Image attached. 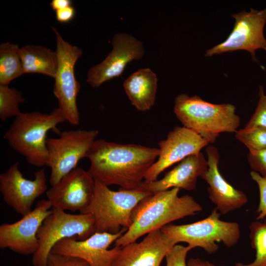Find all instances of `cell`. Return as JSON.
<instances>
[{"mask_svg":"<svg viewBox=\"0 0 266 266\" xmlns=\"http://www.w3.org/2000/svg\"><path fill=\"white\" fill-rule=\"evenodd\" d=\"M159 154L158 148L100 139L94 141L86 158L90 162L88 171L95 179L107 186L130 190L140 186Z\"/></svg>","mask_w":266,"mask_h":266,"instance_id":"1","label":"cell"},{"mask_svg":"<svg viewBox=\"0 0 266 266\" xmlns=\"http://www.w3.org/2000/svg\"><path fill=\"white\" fill-rule=\"evenodd\" d=\"M179 191L173 188L153 193L141 200L133 211L131 226L115 241V246L122 247L134 242L143 235L203 210L193 197L178 196Z\"/></svg>","mask_w":266,"mask_h":266,"instance_id":"2","label":"cell"},{"mask_svg":"<svg viewBox=\"0 0 266 266\" xmlns=\"http://www.w3.org/2000/svg\"><path fill=\"white\" fill-rule=\"evenodd\" d=\"M232 104H215L185 94L175 99L174 113L183 126L213 143L222 133H235L240 118Z\"/></svg>","mask_w":266,"mask_h":266,"instance_id":"3","label":"cell"},{"mask_svg":"<svg viewBox=\"0 0 266 266\" xmlns=\"http://www.w3.org/2000/svg\"><path fill=\"white\" fill-rule=\"evenodd\" d=\"M65 121L58 108L49 113L21 112L14 118L3 137L28 163L42 167L46 166L48 157L47 133L51 130L58 131L57 126Z\"/></svg>","mask_w":266,"mask_h":266,"instance_id":"4","label":"cell"},{"mask_svg":"<svg viewBox=\"0 0 266 266\" xmlns=\"http://www.w3.org/2000/svg\"><path fill=\"white\" fill-rule=\"evenodd\" d=\"M152 194L141 186L134 189L120 188L118 191L95 179L93 198L81 213L92 214L96 232L117 233L132 225V213L138 202Z\"/></svg>","mask_w":266,"mask_h":266,"instance_id":"5","label":"cell"},{"mask_svg":"<svg viewBox=\"0 0 266 266\" xmlns=\"http://www.w3.org/2000/svg\"><path fill=\"white\" fill-rule=\"evenodd\" d=\"M221 214L215 207L205 218L183 225L168 224L161 230L177 244L186 242L192 249L200 247L209 254L219 249L217 243L228 248L235 246L241 236L239 225L236 222L220 219Z\"/></svg>","mask_w":266,"mask_h":266,"instance_id":"6","label":"cell"},{"mask_svg":"<svg viewBox=\"0 0 266 266\" xmlns=\"http://www.w3.org/2000/svg\"><path fill=\"white\" fill-rule=\"evenodd\" d=\"M96 233L95 221L89 213L72 214L52 208L37 233L38 246L33 255V266H47V259L53 247L59 241L77 237L84 240Z\"/></svg>","mask_w":266,"mask_h":266,"instance_id":"7","label":"cell"},{"mask_svg":"<svg viewBox=\"0 0 266 266\" xmlns=\"http://www.w3.org/2000/svg\"><path fill=\"white\" fill-rule=\"evenodd\" d=\"M56 35L58 68L54 78L53 94L58 101V108L66 121L73 126L80 122L77 98L81 85L76 79L75 65L83 54L81 49L66 41L58 31L52 27Z\"/></svg>","mask_w":266,"mask_h":266,"instance_id":"8","label":"cell"},{"mask_svg":"<svg viewBox=\"0 0 266 266\" xmlns=\"http://www.w3.org/2000/svg\"><path fill=\"white\" fill-rule=\"evenodd\" d=\"M99 133L95 130H69L61 132L57 138H48L46 166L51 169V186L77 167L80 160L86 158Z\"/></svg>","mask_w":266,"mask_h":266,"instance_id":"9","label":"cell"},{"mask_svg":"<svg viewBox=\"0 0 266 266\" xmlns=\"http://www.w3.org/2000/svg\"><path fill=\"white\" fill-rule=\"evenodd\" d=\"M235 22L233 29L222 42L207 49L205 57L237 50L248 52L254 62H257L255 52L260 49L266 52L264 28L266 24V8L262 10L250 8L232 15Z\"/></svg>","mask_w":266,"mask_h":266,"instance_id":"10","label":"cell"},{"mask_svg":"<svg viewBox=\"0 0 266 266\" xmlns=\"http://www.w3.org/2000/svg\"><path fill=\"white\" fill-rule=\"evenodd\" d=\"M19 166L16 162L0 174V191L4 201L24 216L32 210L35 200L46 192L47 178L44 168H41L34 173V179H26Z\"/></svg>","mask_w":266,"mask_h":266,"instance_id":"11","label":"cell"},{"mask_svg":"<svg viewBox=\"0 0 266 266\" xmlns=\"http://www.w3.org/2000/svg\"><path fill=\"white\" fill-rule=\"evenodd\" d=\"M112 50L100 64L90 68L87 82L98 88L103 83L120 76L130 62L141 59L145 53L142 42L124 33H115L111 41Z\"/></svg>","mask_w":266,"mask_h":266,"instance_id":"12","label":"cell"},{"mask_svg":"<svg viewBox=\"0 0 266 266\" xmlns=\"http://www.w3.org/2000/svg\"><path fill=\"white\" fill-rule=\"evenodd\" d=\"M52 206L48 200H39L35 208L22 218L11 224L0 226V248H8L23 255L33 254L38 248V231L45 219L51 213Z\"/></svg>","mask_w":266,"mask_h":266,"instance_id":"13","label":"cell"},{"mask_svg":"<svg viewBox=\"0 0 266 266\" xmlns=\"http://www.w3.org/2000/svg\"><path fill=\"white\" fill-rule=\"evenodd\" d=\"M127 230L123 228L117 233L96 232L81 240L75 236L66 238L57 242L51 252L83 260L89 266H111L121 247H108Z\"/></svg>","mask_w":266,"mask_h":266,"instance_id":"14","label":"cell"},{"mask_svg":"<svg viewBox=\"0 0 266 266\" xmlns=\"http://www.w3.org/2000/svg\"><path fill=\"white\" fill-rule=\"evenodd\" d=\"M95 179L89 171L76 167L46 192L52 208L82 213L94 197Z\"/></svg>","mask_w":266,"mask_h":266,"instance_id":"15","label":"cell"},{"mask_svg":"<svg viewBox=\"0 0 266 266\" xmlns=\"http://www.w3.org/2000/svg\"><path fill=\"white\" fill-rule=\"evenodd\" d=\"M209 144L201 136L183 126L175 127L158 143L159 154L146 172L144 181H153L165 169L188 156L198 154Z\"/></svg>","mask_w":266,"mask_h":266,"instance_id":"16","label":"cell"},{"mask_svg":"<svg viewBox=\"0 0 266 266\" xmlns=\"http://www.w3.org/2000/svg\"><path fill=\"white\" fill-rule=\"evenodd\" d=\"M176 242L161 229L122 247L111 266H160Z\"/></svg>","mask_w":266,"mask_h":266,"instance_id":"17","label":"cell"},{"mask_svg":"<svg viewBox=\"0 0 266 266\" xmlns=\"http://www.w3.org/2000/svg\"><path fill=\"white\" fill-rule=\"evenodd\" d=\"M208 168L201 176L208 184V198L222 214L238 209L248 202L242 191L234 188L221 175L218 168L220 155L217 148L209 145L205 149Z\"/></svg>","mask_w":266,"mask_h":266,"instance_id":"18","label":"cell"},{"mask_svg":"<svg viewBox=\"0 0 266 266\" xmlns=\"http://www.w3.org/2000/svg\"><path fill=\"white\" fill-rule=\"evenodd\" d=\"M207 168V161L201 152L191 155L179 162L161 179L143 181L140 186L152 194L173 188L194 190L197 188L198 178L201 177Z\"/></svg>","mask_w":266,"mask_h":266,"instance_id":"19","label":"cell"},{"mask_svg":"<svg viewBox=\"0 0 266 266\" xmlns=\"http://www.w3.org/2000/svg\"><path fill=\"white\" fill-rule=\"evenodd\" d=\"M158 86L156 74L149 68H140L124 82L123 87L131 103L145 111L155 104Z\"/></svg>","mask_w":266,"mask_h":266,"instance_id":"20","label":"cell"},{"mask_svg":"<svg viewBox=\"0 0 266 266\" xmlns=\"http://www.w3.org/2000/svg\"><path fill=\"white\" fill-rule=\"evenodd\" d=\"M24 73H39L54 78L58 68L56 51L35 45H27L20 48Z\"/></svg>","mask_w":266,"mask_h":266,"instance_id":"21","label":"cell"},{"mask_svg":"<svg viewBox=\"0 0 266 266\" xmlns=\"http://www.w3.org/2000/svg\"><path fill=\"white\" fill-rule=\"evenodd\" d=\"M20 48L9 42L0 45V84L9 85L24 74Z\"/></svg>","mask_w":266,"mask_h":266,"instance_id":"22","label":"cell"},{"mask_svg":"<svg viewBox=\"0 0 266 266\" xmlns=\"http://www.w3.org/2000/svg\"><path fill=\"white\" fill-rule=\"evenodd\" d=\"M249 228L250 244L255 251V258L250 263L238 262L234 266H266V219L252 222Z\"/></svg>","mask_w":266,"mask_h":266,"instance_id":"23","label":"cell"},{"mask_svg":"<svg viewBox=\"0 0 266 266\" xmlns=\"http://www.w3.org/2000/svg\"><path fill=\"white\" fill-rule=\"evenodd\" d=\"M25 102L21 91L9 85L0 84V119L4 122L12 117H16L21 112L20 104Z\"/></svg>","mask_w":266,"mask_h":266,"instance_id":"24","label":"cell"},{"mask_svg":"<svg viewBox=\"0 0 266 266\" xmlns=\"http://www.w3.org/2000/svg\"><path fill=\"white\" fill-rule=\"evenodd\" d=\"M235 138L249 151L266 149V128H256L245 130L243 128L235 132Z\"/></svg>","mask_w":266,"mask_h":266,"instance_id":"25","label":"cell"},{"mask_svg":"<svg viewBox=\"0 0 266 266\" xmlns=\"http://www.w3.org/2000/svg\"><path fill=\"white\" fill-rule=\"evenodd\" d=\"M259 100L252 117L243 128L248 130L256 128H266V95L262 86L259 89Z\"/></svg>","mask_w":266,"mask_h":266,"instance_id":"26","label":"cell"},{"mask_svg":"<svg viewBox=\"0 0 266 266\" xmlns=\"http://www.w3.org/2000/svg\"><path fill=\"white\" fill-rule=\"evenodd\" d=\"M250 176L257 183L259 191V203L256 211V220H263L266 219V178L254 171L250 172Z\"/></svg>","mask_w":266,"mask_h":266,"instance_id":"27","label":"cell"},{"mask_svg":"<svg viewBox=\"0 0 266 266\" xmlns=\"http://www.w3.org/2000/svg\"><path fill=\"white\" fill-rule=\"evenodd\" d=\"M191 249L189 245H175L166 256V266H187L186 257Z\"/></svg>","mask_w":266,"mask_h":266,"instance_id":"28","label":"cell"},{"mask_svg":"<svg viewBox=\"0 0 266 266\" xmlns=\"http://www.w3.org/2000/svg\"><path fill=\"white\" fill-rule=\"evenodd\" d=\"M247 159L252 171L266 178V149L249 151Z\"/></svg>","mask_w":266,"mask_h":266,"instance_id":"29","label":"cell"},{"mask_svg":"<svg viewBox=\"0 0 266 266\" xmlns=\"http://www.w3.org/2000/svg\"><path fill=\"white\" fill-rule=\"evenodd\" d=\"M47 266H89V265L83 260L51 252L48 257Z\"/></svg>","mask_w":266,"mask_h":266,"instance_id":"30","label":"cell"},{"mask_svg":"<svg viewBox=\"0 0 266 266\" xmlns=\"http://www.w3.org/2000/svg\"><path fill=\"white\" fill-rule=\"evenodd\" d=\"M75 13V9L72 5L55 11L56 18L61 23H67L73 20Z\"/></svg>","mask_w":266,"mask_h":266,"instance_id":"31","label":"cell"},{"mask_svg":"<svg viewBox=\"0 0 266 266\" xmlns=\"http://www.w3.org/2000/svg\"><path fill=\"white\" fill-rule=\"evenodd\" d=\"M52 9L55 11L72 5L71 0H52L50 3Z\"/></svg>","mask_w":266,"mask_h":266,"instance_id":"32","label":"cell"},{"mask_svg":"<svg viewBox=\"0 0 266 266\" xmlns=\"http://www.w3.org/2000/svg\"><path fill=\"white\" fill-rule=\"evenodd\" d=\"M187 266H216L214 264L198 258H191L187 263Z\"/></svg>","mask_w":266,"mask_h":266,"instance_id":"33","label":"cell"}]
</instances>
